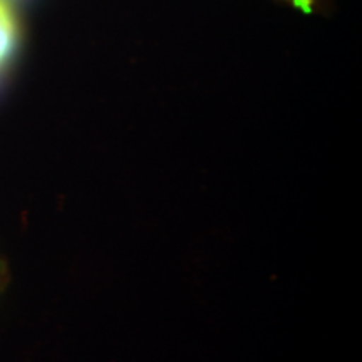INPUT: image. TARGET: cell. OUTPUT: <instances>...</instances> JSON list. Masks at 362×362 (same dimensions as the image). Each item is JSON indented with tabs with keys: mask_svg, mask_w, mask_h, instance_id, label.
<instances>
[{
	"mask_svg": "<svg viewBox=\"0 0 362 362\" xmlns=\"http://www.w3.org/2000/svg\"><path fill=\"white\" fill-rule=\"evenodd\" d=\"M17 19L8 0H0V69L7 64L17 45Z\"/></svg>",
	"mask_w": 362,
	"mask_h": 362,
	"instance_id": "obj_1",
	"label": "cell"
},
{
	"mask_svg": "<svg viewBox=\"0 0 362 362\" xmlns=\"http://www.w3.org/2000/svg\"><path fill=\"white\" fill-rule=\"evenodd\" d=\"M293 2H296V6H297V7L304 8V11H310V4H312V0H293Z\"/></svg>",
	"mask_w": 362,
	"mask_h": 362,
	"instance_id": "obj_2",
	"label": "cell"
},
{
	"mask_svg": "<svg viewBox=\"0 0 362 362\" xmlns=\"http://www.w3.org/2000/svg\"><path fill=\"white\" fill-rule=\"evenodd\" d=\"M0 272H2V270H0Z\"/></svg>",
	"mask_w": 362,
	"mask_h": 362,
	"instance_id": "obj_3",
	"label": "cell"
}]
</instances>
